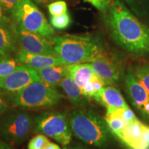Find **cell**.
<instances>
[{"mask_svg": "<svg viewBox=\"0 0 149 149\" xmlns=\"http://www.w3.org/2000/svg\"><path fill=\"white\" fill-rule=\"evenodd\" d=\"M19 46L16 26L12 23L0 25V53L5 57H12L18 51Z\"/></svg>", "mask_w": 149, "mask_h": 149, "instance_id": "5bb4252c", "label": "cell"}, {"mask_svg": "<svg viewBox=\"0 0 149 149\" xmlns=\"http://www.w3.org/2000/svg\"><path fill=\"white\" fill-rule=\"evenodd\" d=\"M43 149H61V147L55 143L51 142L49 141Z\"/></svg>", "mask_w": 149, "mask_h": 149, "instance_id": "4dcf8cb0", "label": "cell"}, {"mask_svg": "<svg viewBox=\"0 0 149 149\" xmlns=\"http://www.w3.org/2000/svg\"><path fill=\"white\" fill-rule=\"evenodd\" d=\"M91 64L95 74L101 77L109 86L116 85L120 81V69L107 53L91 62Z\"/></svg>", "mask_w": 149, "mask_h": 149, "instance_id": "8fae6325", "label": "cell"}, {"mask_svg": "<svg viewBox=\"0 0 149 149\" xmlns=\"http://www.w3.org/2000/svg\"><path fill=\"white\" fill-rule=\"evenodd\" d=\"M145 125L137 119L130 122L115 137L128 149H149L143 136Z\"/></svg>", "mask_w": 149, "mask_h": 149, "instance_id": "30bf717a", "label": "cell"}, {"mask_svg": "<svg viewBox=\"0 0 149 149\" xmlns=\"http://www.w3.org/2000/svg\"><path fill=\"white\" fill-rule=\"evenodd\" d=\"M72 133L86 144L106 149L111 142V131L104 119L91 110H72L68 114Z\"/></svg>", "mask_w": 149, "mask_h": 149, "instance_id": "3957f363", "label": "cell"}, {"mask_svg": "<svg viewBox=\"0 0 149 149\" xmlns=\"http://www.w3.org/2000/svg\"><path fill=\"white\" fill-rule=\"evenodd\" d=\"M64 149H86L84 147L81 146V145H74V146H64Z\"/></svg>", "mask_w": 149, "mask_h": 149, "instance_id": "1f68e13d", "label": "cell"}, {"mask_svg": "<svg viewBox=\"0 0 149 149\" xmlns=\"http://www.w3.org/2000/svg\"><path fill=\"white\" fill-rule=\"evenodd\" d=\"M17 1L18 0H0V5L7 13H10Z\"/></svg>", "mask_w": 149, "mask_h": 149, "instance_id": "4316f807", "label": "cell"}, {"mask_svg": "<svg viewBox=\"0 0 149 149\" xmlns=\"http://www.w3.org/2000/svg\"><path fill=\"white\" fill-rule=\"evenodd\" d=\"M40 81V78L35 70L23 65H19L12 73L0 79V91L6 94L14 93L25 88L30 84Z\"/></svg>", "mask_w": 149, "mask_h": 149, "instance_id": "9c48e42d", "label": "cell"}, {"mask_svg": "<svg viewBox=\"0 0 149 149\" xmlns=\"http://www.w3.org/2000/svg\"><path fill=\"white\" fill-rule=\"evenodd\" d=\"M18 66L19 64L15 57H4L0 61V79L12 73Z\"/></svg>", "mask_w": 149, "mask_h": 149, "instance_id": "44dd1931", "label": "cell"}, {"mask_svg": "<svg viewBox=\"0 0 149 149\" xmlns=\"http://www.w3.org/2000/svg\"><path fill=\"white\" fill-rule=\"evenodd\" d=\"M33 130L66 146L71 141L72 130L68 117L61 112H45L33 118Z\"/></svg>", "mask_w": 149, "mask_h": 149, "instance_id": "52a82bcc", "label": "cell"}, {"mask_svg": "<svg viewBox=\"0 0 149 149\" xmlns=\"http://www.w3.org/2000/svg\"><path fill=\"white\" fill-rule=\"evenodd\" d=\"M17 27L52 40L55 31L44 14L31 0H18L10 13Z\"/></svg>", "mask_w": 149, "mask_h": 149, "instance_id": "5b68a950", "label": "cell"}, {"mask_svg": "<svg viewBox=\"0 0 149 149\" xmlns=\"http://www.w3.org/2000/svg\"><path fill=\"white\" fill-rule=\"evenodd\" d=\"M15 58L19 65H23L35 70L48 66L64 65L57 56L37 55L20 49L17 51Z\"/></svg>", "mask_w": 149, "mask_h": 149, "instance_id": "7c38bea8", "label": "cell"}, {"mask_svg": "<svg viewBox=\"0 0 149 149\" xmlns=\"http://www.w3.org/2000/svg\"><path fill=\"white\" fill-rule=\"evenodd\" d=\"M7 95L10 104L25 110L49 109L63 99L55 87L42 81L31 83L18 92Z\"/></svg>", "mask_w": 149, "mask_h": 149, "instance_id": "277c9868", "label": "cell"}, {"mask_svg": "<svg viewBox=\"0 0 149 149\" xmlns=\"http://www.w3.org/2000/svg\"><path fill=\"white\" fill-rule=\"evenodd\" d=\"M126 91L136 109L140 111L149 100V94L142 85L137 81L133 72L128 71L125 77Z\"/></svg>", "mask_w": 149, "mask_h": 149, "instance_id": "4fadbf2b", "label": "cell"}, {"mask_svg": "<svg viewBox=\"0 0 149 149\" xmlns=\"http://www.w3.org/2000/svg\"><path fill=\"white\" fill-rule=\"evenodd\" d=\"M66 68L67 75L71 78L81 89L95 74L91 63L66 65Z\"/></svg>", "mask_w": 149, "mask_h": 149, "instance_id": "2e32d148", "label": "cell"}, {"mask_svg": "<svg viewBox=\"0 0 149 149\" xmlns=\"http://www.w3.org/2000/svg\"><path fill=\"white\" fill-rule=\"evenodd\" d=\"M107 22L114 42L136 56L149 55V28L120 0H113L107 9Z\"/></svg>", "mask_w": 149, "mask_h": 149, "instance_id": "6da1fadb", "label": "cell"}, {"mask_svg": "<svg viewBox=\"0 0 149 149\" xmlns=\"http://www.w3.org/2000/svg\"><path fill=\"white\" fill-rule=\"evenodd\" d=\"M139 111H140L141 114L142 115L143 117L149 120V100L143 106V107L141 108Z\"/></svg>", "mask_w": 149, "mask_h": 149, "instance_id": "f1b7e54d", "label": "cell"}, {"mask_svg": "<svg viewBox=\"0 0 149 149\" xmlns=\"http://www.w3.org/2000/svg\"><path fill=\"white\" fill-rule=\"evenodd\" d=\"M59 86L64 90L70 102L75 107L81 108L88 103V99L84 95L81 88L67 74L61 80Z\"/></svg>", "mask_w": 149, "mask_h": 149, "instance_id": "e0dca14e", "label": "cell"}, {"mask_svg": "<svg viewBox=\"0 0 149 149\" xmlns=\"http://www.w3.org/2000/svg\"><path fill=\"white\" fill-rule=\"evenodd\" d=\"M4 57H5L4 56H3V55H2V54L0 53V61L2 60V59H3V58H4Z\"/></svg>", "mask_w": 149, "mask_h": 149, "instance_id": "e575fe53", "label": "cell"}, {"mask_svg": "<svg viewBox=\"0 0 149 149\" xmlns=\"http://www.w3.org/2000/svg\"><path fill=\"white\" fill-rule=\"evenodd\" d=\"M10 17L8 16L7 12L0 5V25H6L12 23Z\"/></svg>", "mask_w": 149, "mask_h": 149, "instance_id": "83f0119b", "label": "cell"}, {"mask_svg": "<svg viewBox=\"0 0 149 149\" xmlns=\"http://www.w3.org/2000/svg\"><path fill=\"white\" fill-rule=\"evenodd\" d=\"M109 86L101 77L95 74L87 81L84 86L81 89V92L87 99L93 98L95 95L99 92L102 88Z\"/></svg>", "mask_w": 149, "mask_h": 149, "instance_id": "d6986e66", "label": "cell"}, {"mask_svg": "<svg viewBox=\"0 0 149 149\" xmlns=\"http://www.w3.org/2000/svg\"><path fill=\"white\" fill-rule=\"evenodd\" d=\"M90 3L99 10L107 11L113 0H84Z\"/></svg>", "mask_w": 149, "mask_h": 149, "instance_id": "d4e9b609", "label": "cell"}, {"mask_svg": "<svg viewBox=\"0 0 149 149\" xmlns=\"http://www.w3.org/2000/svg\"><path fill=\"white\" fill-rule=\"evenodd\" d=\"M10 105L8 95L0 91V117L8 111Z\"/></svg>", "mask_w": 149, "mask_h": 149, "instance_id": "484cf974", "label": "cell"}, {"mask_svg": "<svg viewBox=\"0 0 149 149\" xmlns=\"http://www.w3.org/2000/svg\"><path fill=\"white\" fill-rule=\"evenodd\" d=\"M125 1H127L128 3H131V4H133V3H140L142 0H125Z\"/></svg>", "mask_w": 149, "mask_h": 149, "instance_id": "836d02e7", "label": "cell"}, {"mask_svg": "<svg viewBox=\"0 0 149 149\" xmlns=\"http://www.w3.org/2000/svg\"><path fill=\"white\" fill-rule=\"evenodd\" d=\"M49 141L48 137L43 134H37L28 144V149H43Z\"/></svg>", "mask_w": 149, "mask_h": 149, "instance_id": "cb8c5ba5", "label": "cell"}, {"mask_svg": "<svg viewBox=\"0 0 149 149\" xmlns=\"http://www.w3.org/2000/svg\"><path fill=\"white\" fill-rule=\"evenodd\" d=\"M0 149H15L12 145L8 144L0 138Z\"/></svg>", "mask_w": 149, "mask_h": 149, "instance_id": "f546056e", "label": "cell"}, {"mask_svg": "<svg viewBox=\"0 0 149 149\" xmlns=\"http://www.w3.org/2000/svg\"><path fill=\"white\" fill-rule=\"evenodd\" d=\"M66 65L52 66L36 70L41 81L52 86L60 84L61 80L66 75Z\"/></svg>", "mask_w": 149, "mask_h": 149, "instance_id": "ac0fdd59", "label": "cell"}, {"mask_svg": "<svg viewBox=\"0 0 149 149\" xmlns=\"http://www.w3.org/2000/svg\"><path fill=\"white\" fill-rule=\"evenodd\" d=\"M33 128V118L20 109L8 110L0 117V138L15 146L23 144Z\"/></svg>", "mask_w": 149, "mask_h": 149, "instance_id": "8992f818", "label": "cell"}, {"mask_svg": "<svg viewBox=\"0 0 149 149\" xmlns=\"http://www.w3.org/2000/svg\"><path fill=\"white\" fill-rule=\"evenodd\" d=\"M51 26L55 29L64 30L68 28L71 24V18L68 13L60 15L51 16Z\"/></svg>", "mask_w": 149, "mask_h": 149, "instance_id": "7402d4cb", "label": "cell"}, {"mask_svg": "<svg viewBox=\"0 0 149 149\" xmlns=\"http://www.w3.org/2000/svg\"><path fill=\"white\" fill-rule=\"evenodd\" d=\"M51 42L64 65L93 62L107 53L100 39L92 35H59Z\"/></svg>", "mask_w": 149, "mask_h": 149, "instance_id": "7a4b0ae2", "label": "cell"}, {"mask_svg": "<svg viewBox=\"0 0 149 149\" xmlns=\"http://www.w3.org/2000/svg\"><path fill=\"white\" fill-rule=\"evenodd\" d=\"M35 3H40V4H43V3H47L49 2H52L54 0H33Z\"/></svg>", "mask_w": 149, "mask_h": 149, "instance_id": "d6a6232c", "label": "cell"}, {"mask_svg": "<svg viewBox=\"0 0 149 149\" xmlns=\"http://www.w3.org/2000/svg\"><path fill=\"white\" fill-rule=\"evenodd\" d=\"M133 74L149 94V65L147 64L138 65L134 68Z\"/></svg>", "mask_w": 149, "mask_h": 149, "instance_id": "ffe728a7", "label": "cell"}, {"mask_svg": "<svg viewBox=\"0 0 149 149\" xmlns=\"http://www.w3.org/2000/svg\"><path fill=\"white\" fill-rule=\"evenodd\" d=\"M48 9L51 16L60 15L68 13L67 4L64 1H57L52 2L48 4Z\"/></svg>", "mask_w": 149, "mask_h": 149, "instance_id": "603a6c76", "label": "cell"}, {"mask_svg": "<svg viewBox=\"0 0 149 149\" xmlns=\"http://www.w3.org/2000/svg\"><path fill=\"white\" fill-rule=\"evenodd\" d=\"M93 99L107 109L109 108H130L120 91L113 86L102 88L93 97Z\"/></svg>", "mask_w": 149, "mask_h": 149, "instance_id": "9a60e30c", "label": "cell"}, {"mask_svg": "<svg viewBox=\"0 0 149 149\" xmlns=\"http://www.w3.org/2000/svg\"><path fill=\"white\" fill-rule=\"evenodd\" d=\"M16 33L19 49L37 55L57 56L53 44L48 39L17 26Z\"/></svg>", "mask_w": 149, "mask_h": 149, "instance_id": "ba28073f", "label": "cell"}]
</instances>
